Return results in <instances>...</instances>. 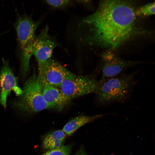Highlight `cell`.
<instances>
[{"instance_id":"obj_1","label":"cell","mask_w":155,"mask_h":155,"mask_svg":"<svg viewBox=\"0 0 155 155\" xmlns=\"http://www.w3.org/2000/svg\"><path fill=\"white\" fill-rule=\"evenodd\" d=\"M135 10L130 2L105 0L81 21L77 34L82 44L113 49L129 39L134 28Z\"/></svg>"},{"instance_id":"obj_2","label":"cell","mask_w":155,"mask_h":155,"mask_svg":"<svg viewBox=\"0 0 155 155\" xmlns=\"http://www.w3.org/2000/svg\"><path fill=\"white\" fill-rule=\"evenodd\" d=\"M136 72L122 74L100 80L95 93L98 103L103 106L125 101L129 96L135 84Z\"/></svg>"},{"instance_id":"obj_3","label":"cell","mask_w":155,"mask_h":155,"mask_svg":"<svg viewBox=\"0 0 155 155\" xmlns=\"http://www.w3.org/2000/svg\"><path fill=\"white\" fill-rule=\"evenodd\" d=\"M40 23V21H34L31 16L24 14H18L14 23L20 63V71L24 77L30 70V60L36 38L35 31Z\"/></svg>"},{"instance_id":"obj_4","label":"cell","mask_w":155,"mask_h":155,"mask_svg":"<svg viewBox=\"0 0 155 155\" xmlns=\"http://www.w3.org/2000/svg\"><path fill=\"white\" fill-rule=\"evenodd\" d=\"M43 80L34 72L25 82L23 93L14 105L20 111L26 113L38 112L49 108L42 95Z\"/></svg>"},{"instance_id":"obj_5","label":"cell","mask_w":155,"mask_h":155,"mask_svg":"<svg viewBox=\"0 0 155 155\" xmlns=\"http://www.w3.org/2000/svg\"><path fill=\"white\" fill-rule=\"evenodd\" d=\"M100 80L91 76L75 75L65 80L60 87L63 94L71 99L90 93H95L98 87Z\"/></svg>"},{"instance_id":"obj_6","label":"cell","mask_w":155,"mask_h":155,"mask_svg":"<svg viewBox=\"0 0 155 155\" xmlns=\"http://www.w3.org/2000/svg\"><path fill=\"white\" fill-rule=\"evenodd\" d=\"M59 46L55 38L49 33V28L46 25L40 34L36 37L32 51L37 61L39 74L46 63L51 59L54 49Z\"/></svg>"},{"instance_id":"obj_7","label":"cell","mask_w":155,"mask_h":155,"mask_svg":"<svg viewBox=\"0 0 155 155\" xmlns=\"http://www.w3.org/2000/svg\"><path fill=\"white\" fill-rule=\"evenodd\" d=\"M100 69L102 79H106L120 74L127 68L139 63L124 60L111 51L103 53L101 57Z\"/></svg>"},{"instance_id":"obj_8","label":"cell","mask_w":155,"mask_h":155,"mask_svg":"<svg viewBox=\"0 0 155 155\" xmlns=\"http://www.w3.org/2000/svg\"><path fill=\"white\" fill-rule=\"evenodd\" d=\"M2 62L0 71V103L5 108L7 97L11 92L13 91L17 96H20L23 91L18 85V78L15 76L9 65L8 61L3 58Z\"/></svg>"},{"instance_id":"obj_9","label":"cell","mask_w":155,"mask_h":155,"mask_svg":"<svg viewBox=\"0 0 155 155\" xmlns=\"http://www.w3.org/2000/svg\"><path fill=\"white\" fill-rule=\"evenodd\" d=\"M38 76L49 85L60 88L64 81L75 75L58 62L50 60L46 64Z\"/></svg>"},{"instance_id":"obj_10","label":"cell","mask_w":155,"mask_h":155,"mask_svg":"<svg viewBox=\"0 0 155 155\" xmlns=\"http://www.w3.org/2000/svg\"><path fill=\"white\" fill-rule=\"evenodd\" d=\"M42 94L49 108L61 110L71 100L65 96L60 89L54 87L43 80Z\"/></svg>"},{"instance_id":"obj_11","label":"cell","mask_w":155,"mask_h":155,"mask_svg":"<svg viewBox=\"0 0 155 155\" xmlns=\"http://www.w3.org/2000/svg\"><path fill=\"white\" fill-rule=\"evenodd\" d=\"M105 115L100 114L91 116L81 115L77 116L69 120L64 126L62 130L66 135L70 136L83 125Z\"/></svg>"},{"instance_id":"obj_12","label":"cell","mask_w":155,"mask_h":155,"mask_svg":"<svg viewBox=\"0 0 155 155\" xmlns=\"http://www.w3.org/2000/svg\"><path fill=\"white\" fill-rule=\"evenodd\" d=\"M66 136L62 129L51 132L43 138L42 147L47 150L59 148L63 145Z\"/></svg>"},{"instance_id":"obj_13","label":"cell","mask_w":155,"mask_h":155,"mask_svg":"<svg viewBox=\"0 0 155 155\" xmlns=\"http://www.w3.org/2000/svg\"><path fill=\"white\" fill-rule=\"evenodd\" d=\"M155 5V2H154L140 7L135 10L136 16L147 17L154 14Z\"/></svg>"},{"instance_id":"obj_14","label":"cell","mask_w":155,"mask_h":155,"mask_svg":"<svg viewBox=\"0 0 155 155\" xmlns=\"http://www.w3.org/2000/svg\"><path fill=\"white\" fill-rule=\"evenodd\" d=\"M72 148V145H63L58 148L48 150L40 155H69Z\"/></svg>"},{"instance_id":"obj_15","label":"cell","mask_w":155,"mask_h":155,"mask_svg":"<svg viewBox=\"0 0 155 155\" xmlns=\"http://www.w3.org/2000/svg\"><path fill=\"white\" fill-rule=\"evenodd\" d=\"M46 2L52 7L56 8L66 7L72 3L71 1L63 0H46Z\"/></svg>"},{"instance_id":"obj_16","label":"cell","mask_w":155,"mask_h":155,"mask_svg":"<svg viewBox=\"0 0 155 155\" xmlns=\"http://www.w3.org/2000/svg\"><path fill=\"white\" fill-rule=\"evenodd\" d=\"M74 155H88L86 154L84 149H81Z\"/></svg>"},{"instance_id":"obj_17","label":"cell","mask_w":155,"mask_h":155,"mask_svg":"<svg viewBox=\"0 0 155 155\" xmlns=\"http://www.w3.org/2000/svg\"><path fill=\"white\" fill-rule=\"evenodd\" d=\"M3 34V33H1L0 34V36L2 35Z\"/></svg>"}]
</instances>
